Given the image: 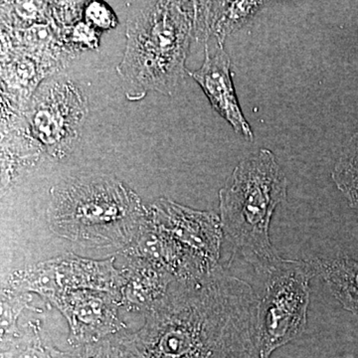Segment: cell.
Returning a JSON list of instances; mask_svg holds the SVG:
<instances>
[{
	"label": "cell",
	"instance_id": "3957f363",
	"mask_svg": "<svg viewBox=\"0 0 358 358\" xmlns=\"http://www.w3.org/2000/svg\"><path fill=\"white\" fill-rule=\"evenodd\" d=\"M147 207L122 181L109 176L70 179L51 190L48 221L59 236L91 248L126 249Z\"/></svg>",
	"mask_w": 358,
	"mask_h": 358
},
{
	"label": "cell",
	"instance_id": "5b68a950",
	"mask_svg": "<svg viewBox=\"0 0 358 358\" xmlns=\"http://www.w3.org/2000/svg\"><path fill=\"white\" fill-rule=\"evenodd\" d=\"M315 271L308 262L281 259L267 275L257 313L260 358L300 338L308 326L310 281Z\"/></svg>",
	"mask_w": 358,
	"mask_h": 358
},
{
	"label": "cell",
	"instance_id": "30bf717a",
	"mask_svg": "<svg viewBox=\"0 0 358 358\" xmlns=\"http://www.w3.org/2000/svg\"><path fill=\"white\" fill-rule=\"evenodd\" d=\"M205 44L203 65L199 70L187 73L203 90L212 108L229 122L233 129L247 140L253 141V131L240 109L235 94L229 55L224 50L222 44L216 42L213 51L208 43Z\"/></svg>",
	"mask_w": 358,
	"mask_h": 358
},
{
	"label": "cell",
	"instance_id": "8fae6325",
	"mask_svg": "<svg viewBox=\"0 0 358 358\" xmlns=\"http://www.w3.org/2000/svg\"><path fill=\"white\" fill-rule=\"evenodd\" d=\"M258 1H197L194 6V32L205 42L214 38L224 43L265 6Z\"/></svg>",
	"mask_w": 358,
	"mask_h": 358
},
{
	"label": "cell",
	"instance_id": "ba28073f",
	"mask_svg": "<svg viewBox=\"0 0 358 358\" xmlns=\"http://www.w3.org/2000/svg\"><path fill=\"white\" fill-rule=\"evenodd\" d=\"M148 217L166 231L207 272L220 267L223 228L212 212L199 211L160 199L147 208Z\"/></svg>",
	"mask_w": 358,
	"mask_h": 358
},
{
	"label": "cell",
	"instance_id": "9a60e30c",
	"mask_svg": "<svg viewBox=\"0 0 358 358\" xmlns=\"http://www.w3.org/2000/svg\"><path fill=\"white\" fill-rule=\"evenodd\" d=\"M331 178L350 206L358 209V131L343 148L331 171Z\"/></svg>",
	"mask_w": 358,
	"mask_h": 358
},
{
	"label": "cell",
	"instance_id": "8992f818",
	"mask_svg": "<svg viewBox=\"0 0 358 358\" xmlns=\"http://www.w3.org/2000/svg\"><path fill=\"white\" fill-rule=\"evenodd\" d=\"M87 113V101L79 88L68 80L45 85L28 112V129L46 154L60 157L69 152Z\"/></svg>",
	"mask_w": 358,
	"mask_h": 358
},
{
	"label": "cell",
	"instance_id": "2e32d148",
	"mask_svg": "<svg viewBox=\"0 0 358 358\" xmlns=\"http://www.w3.org/2000/svg\"><path fill=\"white\" fill-rule=\"evenodd\" d=\"M85 20L94 29L109 30L117 24V16L109 6L101 1L90 2L85 7Z\"/></svg>",
	"mask_w": 358,
	"mask_h": 358
},
{
	"label": "cell",
	"instance_id": "ac0fdd59",
	"mask_svg": "<svg viewBox=\"0 0 358 358\" xmlns=\"http://www.w3.org/2000/svg\"><path fill=\"white\" fill-rule=\"evenodd\" d=\"M78 348L77 358H112L110 341H103L93 345Z\"/></svg>",
	"mask_w": 358,
	"mask_h": 358
},
{
	"label": "cell",
	"instance_id": "5bb4252c",
	"mask_svg": "<svg viewBox=\"0 0 358 358\" xmlns=\"http://www.w3.org/2000/svg\"><path fill=\"white\" fill-rule=\"evenodd\" d=\"M37 322L16 326L1 331V358H77L78 348L62 352L54 348L40 334Z\"/></svg>",
	"mask_w": 358,
	"mask_h": 358
},
{
	"label": "cell",
	"instance_id": "52a82bcc",
	"mask_svg": "<svg viewBox=\"0 0 358 358\" xmlns=\"http://www.w3.org/2000/svg\"><path fill=\"white\" fill-rule=\"evenodd\" d=\"M113 264V259L94 262L67 256L14 275L6 289L16 293L34 292L49 300L75 289H98L109 292L119 300L122 273Z\"/></svg>",
	"mask_w": 358,
	"mask_h": 358
},
{
	"label": "cell",
	"instance_id": "7c38bea8",
	"mask_svg": "<svg viewBox=\"0 0 358 358\" xmlns=\"http://www.w3.org/2000/svg\"><path fill=\"white\" fill-rule=\"evenodd\" d=\"M121 273L119 303L129 310L148 312L176 281L169 273L138 259H131Z\"/></svg>",
	"mask_w": 358,
	"mask_h": 358
},
{
	"label": "cell",
	"instance_id": "6da1fadb",
	"mask_svg": "<svg viewBox=\"0 0 358 358\" xmlns=\"http://www.w3.org/2000/svg\"><path fill=\"white\" fill-rule=\"evenodd\" d=\"M110 343L112 358H260L255 308L209 282L173 285L138 331Z\"/></svg>",
	"mask_w": 358,
	"mask_h": 358
},
{
	"label": "cell",
	"instance_id": "7a4b0ae2",
	"mask_svg": "<svg viewBox=\"0 0 358 358\" xmlns=\"http://www.w3.org/2000/svg\"><path fill=\"white\" fill-rule=\"evenodd\" d=\"M194 31L193 2L148 1L129 13L126 48L117 71L131 102L150 92L173 96L185 78Z\"/></svg>",
	"mask_w": 358,
	"mask_h": 358
},
{
	"label": "cell",
	"instance_id": "277c9868",
	"mask_svg": "<svg viewBox=\"0 0 358 358\" xmlns=\"http://www.w3.org/2000/svg\"><path fill=\"white\" fill-rule=\"evenodd\" d=\"M287 192L286 176L267 148L242 159L219 192L224 234L259 274L267 275L281 261L268 230Z\"/></svg>",
	"mask_w": 358,
	"mask_h": 358
},
{
	"label": "cell",
	"instance_id": "4fadbf2b",
	"mask_svg": "<svg viewBox=\"0 0 358 358\" xmlns=\"http://www.w3.org/2000/svg\"><path fill=\"white\" fill-rule=\"evenodd\" d=\"M348 312L358 315V261L345 254L315 257L308 262Z\"/></svg>",
	"mask_w": 358,
	"mask_h": 358
},
{
	"label": "cell",
	"instance_id": "9c48e42d",
	"mask_svg": "<svg viewBox=\"0 0 358 358\" xmlns=\"http://www.w3.org/2000/svg\"><path fill=\"white\" fill-rule=\"evenodd\" d=\"M68 320L69 343L74 348L107 341L124 329L117 317L119 300L115 294L98 289H75L51 299Z\"/></svg>",
	"mask_w": 358,
	"mask_h": 358
},
{
	"label": "cell",
	"instance_id": "e0dca14e",
	"mask_svg": "<svg viewBox=\"0 0 358 358\" xmlns=\"http://www.w3.org/2000/svg\"><path fill=\"white\" fill-rule=\"evenodd\" d=\"M95 29L91 27L87 23H79L73 32L72 38L74 43L77 45H83V46H88L89 48L98 45V38H96Z\"/></svg>",
	"mask_w": 358,
	"mask_h": 358
}]
</instances>
